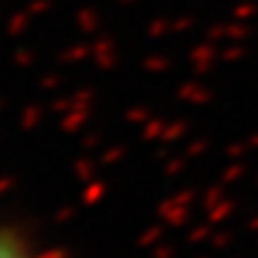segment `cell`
Here are the masks:
<instances>
[{
	"label": "cell",
	"mask_w": 258,
	"mask_h": 258,
	"mask_svg": "<svg viewBox=\"0 0 258 258\" xmlns=\"http://www.w3.org/2000/svg\"><path fill=\"white\" fill-rule=\"evenodd\" d=\"M0 258H41L29 246L27 239L17 237L15 232L0 230Z\"/></svg>",
	"instance_id": "cell-1"
}]
</instances>
